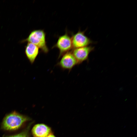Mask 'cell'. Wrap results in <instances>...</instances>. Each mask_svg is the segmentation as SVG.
Listing matches in <instances>:
<instances>
[{"label": "cell", "instance_id": "obj_1", "mask_svg": "<svg viewBox=\"0 0 137 137\" xmlns=\"http://www.w3.org/2000/svg\"><path fill=\"white\" fill-rule=\"evenodd\" d=\"M29 118L27 117L14 112L7 115L3 119L2 127L7 130L18 129Z\"/></svg>", "mask_w": 137, "mask_h": 137}, {"label": "cell", "instance_id": "obj_2", "mask_svg": "<svg viewBox=\"0 0 137 137\" xmlns=\"http://www.w3.org/2000/svg\"><path fill=\"white\" fill-rule=\"evenodd\" d=\"M46 33L43 30L37 29L32 31L28 37L21 43H31L37 46L42 52L47 53L49 51L46 41Z\"/></svg>", "mask_w": 137, "mask_h": 137}, {"label": "cell", "instance_id": "obj_3", "mask_svg": "<svg viewBox=\"0 0 137 137\" xmlns=\"http://www.w3.org/2000/svg\"><path fill=\"white\" fill-rule=\"evenodd\" d=\"M54 47L57 48L59 50V58L72 49L73 47L71 37L67 32L59 37L56 43L53 47V48Z\"/></svg>", "mask_w": 137, "mask_h": 137}, {"label": "cell", "instance_id": "obj_4", "mask_svg": "<svg viewBox=\"0 0 137 137\" xmlns=\"http://www.w3.org/2000/svg\"><path fill=\"white\" fill-rule=\"evenodd\" d=\"M85 30L82 31L79 30L76 33L73 35L71 39L73 48L85 47L95 43L85 35Z\"/></svg>", "mask_w": 137, "mask_h": 137}, {"label": "cell", "instance_id": "obj_5", "mask_svg": "<svg viewBox=\"0 0 137 137\" xmlns=\"http://www.w3.org/2000/svg\"><path fill=\"white\" fill-rule=\"evenodd\" d=\"M94 49V47L91 45L74 48L72 52L79 64L87 60L89 54Z\"/></svg>", "mask_w": 137, "mask_h": 137}, {"label": "cell", "instance_id": "obj_6", "mask_svg": "<svg viewBox=\"0 0 137 137\" xmlns=\"http://www.w3.org/2000/svg\"><path fill=\"white\" fill-rule=\"evenodd\" d=\"M62 56L57 65L63 70L70 71L78 64L77 61L71 52L69 51Z\"/></svg>", "mask_w": 137, "mask_h": 137}, {"label": "cell", "instance_id": "obj_7", "mask_svg": "<svg viewBox=\"0 0 137 137\" xmlns=\"http://www.w3.org/2000/svg\"><path fill=\"white\" fill-rule=\"evenodd\" d=\"M39 53V48L31 43L28 42L25 47V55L31 64L34 62Z\"/></svg>", "mask_w": 137, "mask_h": 137}, {"label": "cell", "instance_id": "obj_8", "mask_svg": "<svg viewBox=\"0 0 137 137\" xmlns=\"http://www.w3.org/2000/svg\"><path fill=\"white\" fill-rule=\"evenodd\" d=\"M32 132L35 137H46L50 134L51 129L49 127L45 124H37L34 126Z\"/></svg>", "mask_w": 137, "mask_h": 137}, {"label": "cell", "instance_id": "obj_9", "mask_svg": "<svg viewBox=\"0 0 137 137\" xmlns=\"http://www.w3.org/2000/svg\"><path fill=\"white\" fill-rule=\"evenodd\" d=\"M29 127L24 130L20 133L15 135L7 136L5 137H28Z\"/></svg>", "mask_w": 137, "mask_h": 137}, {"label": "cell", "instance_id": "obj_10", "mask_svg": "<svg viewBox=\"0 0 137 137\" xmlns=\"http://www.w3.org/2000/svg\"><path fill=\"white\" fill-rule=\"evenodd\" d=\"M46 137H55V136L53 134L50 133L49 135H48Z\"/></svg>", "mask_w": 137, "mask_h": 137}]
</instances>
